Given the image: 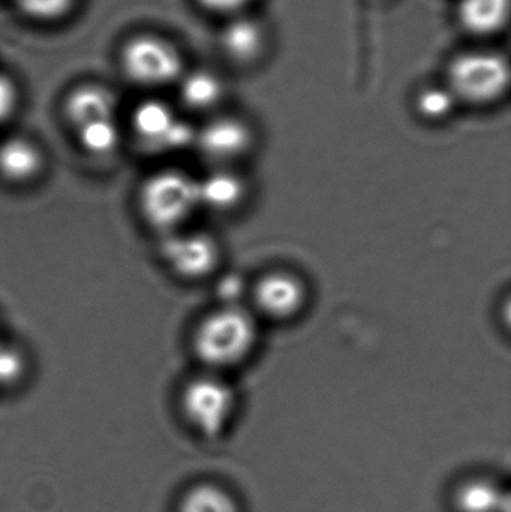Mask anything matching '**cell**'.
<instances>
[{
  "instance_id": "cell-1",
  "label": "cell",
  "mask_w": 511,
  "mask_h": 512,
  "mask_svg": "<svg viewBox=\"0 0 511 512\" xmlns=\"http://www.w3.org/2000/svg\"><path fill=\"white\" fill-rule=\"evenodd\" d=\"M254 316L236 304L216 310L201 321L194 334L197 357L210 367L236 366L257 342Z\"/></svg>"
},
{
  "instance_id": "cell-2",
  "label": "cell",
  "mask_w": 511,
  "mask_h": 512,
  "mask_svg": "<svg viewBox=\"0 0 511 512\" xmlns=\"http://www.w3.org/2000/svg\"><path fill=\"white\" fill-rule=\"evenodd\" d=\"M140 212L150 227L173 231L200 206L198 180L179 170H162L141 185Z\"/></svg>"
},
{
  "instance_id": "cell-3",
  "label": "cell",
  "mask_w": 511,
  "mask_h": 512,
  "mask_svg": "<svg viewBox=\"0 0 511 512\" xmlns=\"http://www.w3.org/2000/svg\"><path fill=\"white\" fill-rule=\"evenodd\" d=\"M509 65L500 54H462L449 69L450 92L470 104H488L500 98L509 86Z\"/></svg>"
},
{
  "instance_id": "cell-4",
  "label": "cell",
  "mask_w": 511,
  "mask_h": 512,
  "mask_svg": "<svg viewBox=\"0 0 511 512\" xmlns=\"http://www.w3.org/2000/svg\"><path fill=\"white\" fill-rule=\"evenodd\" d=\"M236 409L230 385L213 376L194 379L182 394V412L189 426L206 439L224 435Z\"/></svg>"
},
{
  "instance_id": "cell-5",
  "label": "cell",
  "mask_w": 511,
  "mask_h": 512,
  "mask_svg": "<svg viewBox=\"0 0 511 512\" xmlns=\"http://www.w3.org/2000/svg\"><path fill=\"white\" fill-rule=\"evenodd\" d=\"M122 69L132 83L146 87L165 86L182 74L179 51L167 39L153 35L132 38L123 47Z\"/></svg>"
},
{
  "instance_id": "cell-6",
  "label": "cell",
  "mask_w": 511,
  "mask_h": 512,
  "mask_svg": "<svg viewBox=\"0 0 511 512\" xmlns=\"http://www.w3.org/2000/svg\"><path fill=\"white\" fill-rule=\"evenodd\" d=\"M132 129L135 137L152 149L180 150L195 141L194 129L177 119L167 104L155 99L135 108Z\"/></svg>"
},
{
  "instance_id": "cell-7",
  "label": "cell",
  "mask_w": 511,
  "mask_h": 512,
  "mask_svg": "<svg viewBox=\"0 0 511 512\" xmlns=\"http://www.w3.org/2000/svg\"><path fill=\"white\" fill-rule=\"evenodd\" d=\"M165 262L186 279H200L215 270L219 248L204 233L173 234L162 245Z\"/></svg>"
},
{
  "instance_id": "cell-8",
  "label": "cell",
  "mask_w": 511,
  "mask_h": 512,
  "mask_svg": "<svg viewBox=\"0 0 511 512\" xmlns=\"http://www.w3.org/2000/svg\"><path fill=\"white\" fill-rule=\"evenodd\" d=\"M255 303L270 318L288 319L296 315L306 300L302 280L291 273L267 274L255 286Z\"/></svg>"
},
{
  "instance_id": "cell-9",
  "label": "cell",
  "mask_w": 511,
  "mask_h": 512,
  "mask_svg": "<svg viewBox=\"0 0 511 512\" xmlns=\"http://www.w3.org/2000/svg\"><path fill=\"white\" fill-rule=\"evenodd\" d=\"M195 141L207 158L227 162L239 158L249 149L252 135L245 123L231 117H222L207 123L195 135Z\"/></svg>"
},
{
  "instance_id": "cell-10",
  "label": "cell",
  "mask_w": 511,
  "mask_h": 512,
  "mask_svg": "<svg viewBox=\"0 0 511 512\" xmlns=\"http://www.w3.org/2000/svg\"><path fill=\"white\" fill-rule=\"evenodd\" d=\"M44 164V153L29 138L11 137L0 143V177L12 185L38 179Z\"/></svg>"
},
{
  "instance_id": "cell-11",
  "label": "cell",
  "mask_w": 511,
  "mask_h": 512,
  "mask_svg": "<svg viewBox=\"0 0 511 512\" xmlns=\"http://www.w3.org/2000/svg\"><path fill=\"white\" fill-rule=\"evenodd\" d=\"M117 102L107 87L86 84L77 87L65 102V116L72 128L78 129L104 119H116Z\"/></svg>"
},
{
  "instance_id": "cell-12",
  "label": "cell",
  "mask_w": 511,
  "mask_h": 512,
  "mask_svg": "<svg viewBox=\"0 0 511 512\" xmlns=\"http://www.w3.org/2000/svg\"><path fill=\"white\" fill-rule=\"evenodd\" d=\"M510 0H461L459 20L474 35H491L506 24Z\"/></svg>"
},
{
  "instance_id": "cell-13",
  "label": "cell",
  "mask_w": 511,
  "mask_h": 512,
  "mask_svg": "<svg viewBox=\"0 0 511 512\" xmlns=\"http://www.w3.org/2000/svg\"><path fill=\"white\" fill-rule=\"evenodd\" d=\"M507 496L500 484L488 478H474L465 481L455 495L459 512H503Z\"/></svg>"
},
{
  "instance_id": "cell-14",
  "label": "cell",
  "mask_w": 511,
  "mask_h": 512,
  "mask_svg": "<svg viewBox=\"0 0 511 512\" xmlns=\"http://www.w3.org/2000/svg\"><path fill=\"white\" fill-rule=\"evenodd\" d=\"M263 45V29L248 18L234 20L222 33V47L236 62H251L261 53Z\"/></svg>"
},
{
  "instance_id": "cell-15",
  "label": "cell",
  "mask_w": 511,
  "mask_h": 512,
  "mask_svg": "<svg viewBox=\"0 0 511 512\" xmlns=\"http://www.w3.org/2000/svg\"><path fill=\"white\" fill-rule=\"evenodd\" d=\"M245 188L236 174L219 171L206 179L198 180L200 206L212 210H231L242 201Z\"/></svg>"
},
{
  "instance_id": "cell-16",
  "label": "cell",
  "mask_w": 511,
  "mask_h": 512,
  "mask_svg": "<svg viewBox=\"0 0 511 512\" xmlns=\"http://www.w3.org/2000/svg\"><path fill=\"white\" fill-rule=\"evenodd\" d=\"M177 512H242V508L233 493L225 487L200 483L183 495Z\"/></svg>"
},
{
  "instance_id": "cell-17",
  "label": "cell",
  "mask_w": 511,
  "mask_h": 512,
  "mask_svg": "<svg viewBox=\"0 0 511 512\" xmlns=\"http://www.w3.org/2000/svg\"><path fill=\"white\" fill-rule=\"evenodd\" d=\"M78 143L84 152L93 156H107L116 152L120 144V129L116 119L98 120L75 129Z\"/></svg>"
},
{
  "instance_id": "cell-18",
  "label": "cell",
  "mask_w": 511,
  "mask_h": 512,
  "mask_svg": "<svg viewBox=\"0 0 511 512\" xmlns=\"http://www.w3.org/2000/svg\"><path fill=\"white\" fill-rule=\"evenodd\" d=\"M180 95L188 107L194 110H206L213 107L221 98V81L210 72H192L183 78Z\"/></svg>"
},
{
  "instance_id": "cell-19",
  "label": "cell",
  "mask_w": 511,
  "mask_h": 512,
  "mask_svg": "<svg viewBox=\"0 0 511 512\" xmlns=\"http://www.w3.org/2000/svg\"><path fill=\"white\" fill-rule=\"evenodd\" d=\"M15 3L23 14L33 20L53 21L68 14L75 0H15Z\"/></svg>"
},
{
  "instance_id": "cell-20",
  "label": "cell",
  "mask_w": 511,
  "mask_h": 512,
  "mask_svg": "<svg viewBox=\"0 0 511 512\" xmlns=\"http://www.w3.org/2000/svg\"><path fill=\"white\" fill-rule=\"evenodd\" d=\"M455 99L450 90L432 87L419 96L417 107H419L420 113L428 119H443L455 107Z\"/></svg>"
},
{
  "instance_id": "cell-21",
  "label": "cell",
  "mask_w": 511,
  "mask_h": 512,
  "mask_svg": "<svg viewBox=\"0 0 511 512\" xmlns=\"http://www.w3.org/2000/svg\"><path fill=\"white\" fill-rule=\"evenodd\" d=\"M26 373V358L15 346L0 343V387H12Z\"/></svg>"
},
{
  "instance_id": "cell-22",
  "label": "cell",
  "mask_w": 511,
  "mask_h": 512,
  "mask_svg": "<svg viewBox=\"0 0 511 512\" xmlns=\"http://www.w3.org/2000/svg\"><path fill=\"white\" fill-rule=\"evenodd\" d=\"M18 90L14 81L8 75L0 72V123L11 119L17 110Z\"/></svg>"
},
{
  "instance_id": "cell-23",
  "label": "cell",
  "mask_w": 511,
  "mask_h": 512,
  "mask_svg": "<svg viewBox=\"0 0 511 512\" xmlns=\"http://www.w3.org/2000/svg\"><path fill=\"white\" fill-rule=\"evenodd\" d=\"M204 8L213 12H234L246 5L249 0H198Z\"/></svg>"
}]
</instances>
